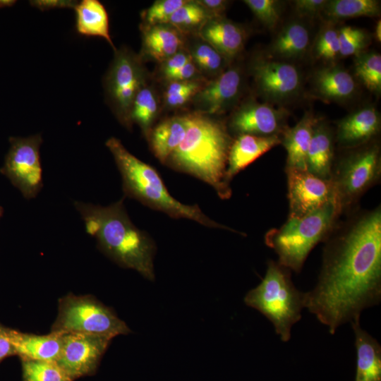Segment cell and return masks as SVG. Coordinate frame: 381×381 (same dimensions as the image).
<instances>
[{
  "mask_svg": "<svg viewBox=\"0 0 381 381\" xmlns=\"http://www.w3.org/2000/svg\"><path fill=\"white\" fill-rule=\"evenodd\" d=\"M200 71L193 63L192 59L186 64L183 67L174 73L169 78L168 81L173 80H195L198 79Z\"/></svg>",
  "mask_w": 381,
  "mask_h": 381,
  "instance_id": "40",
  "label": "cell"
},
{
  "mask_svg": "<svg viewBox=\"0 0 381 381\" xmlns=\"http://www.w3.org/2000/svg\"><path fill=\"white\" fill-rule=\"evenodd\" d=\"M327 0H296L294 8L300 16L315 17L323 12Z\"/></svg>",
  "mask_w": 381,
  "mask_h": 381,
  "instance_id": "39",
  "label": "cell"
},
{
  "mask_svg": "<svg viewBox=\"0 0 381 381\" xmlns=\"http://www.w3.org/2000/svg\"><path fill=\"white\" fill-rule=\"evenodd\" d=\"M289 217H303L336 200L332 180L321 179L307 170L286 169Z\"/></svg>",
  "mask_w": 381,
  "mask_h": 381,
  "instance_id": "13",
  "label": "cell"
},
{
  "mask_svg": "<svg viewBox=\"0 0 381 381\" xmlns=\"http://www.w3.org/2000/svg\"><path fill=\"white\" fill-rule=\"evenodd\" d=\"M51 332L102 336L112 339L131 332L109 307L92 296L69 294L59 300V310Z\"/></svg>",
  "mask_w": 381,
  "mask_h": 381,
  "instance_id": "7",
  "label": "cell"
},
{
  "mask_svg": "<svg viewBox=\"0 0 381 381\" xmlns=\"http://www.w3.org/2000/svg\"><path fill=\"white\" fill-rule=\"evenodd\" d=\"M212 18L207 11L197 1H187L171 16L169 23L181 33L200 31L202 25Z\"/></svg>",
  "mask_w": 381,
  "mask_h": 381,
  "instance_id": "30",
  "label": "cell"
},
{
  "mask_svg": "<svg viewBox=\"0 0 381 381\" xmlns=\"http://www.w3.org/2000/svg\"><path fill=\"white\" fill-rule=\"evenodd\" d=\"M16 1L13 0H0V8L9 7L13 6Z\"/></svg>",
  "mask_w": 381,
  "mask_h": 381,
  "instance_id": "45",
  "label": "cell"
},
{
  "mask_svg": "<svg viewBox=\"0 0 381 381\" xmlns=\"http://www.w3.org/2000/svg\"><path fill=\"white\" fill-rule=\"evenodd\" d=\"M188 53L200 71L211 75H218L224 71L226 59L205 41L196 42Z\"/></svg>",
  "mask_w": 381,
  "mask_h": 381,
  "instance_id": "32",
  "label": "cell"
},
{
  "mask_svg": "<svg viewBox=\"0 0 381 381\" xmlns=\"http://www.w3.org/2000/svg\"><path fill=\"white\" fill-rule=\"evenodd\" d=\"M187 130L186 114L165 119L152 127L147 139L155 156L162 164L183 141Z\"/></svg>",
  "mask_w": 381,
  "mask_h": 381,
  "instance_id": "25",
  "label": "cell"
},
{
  "mask_svg": "<svg viewBox=\"0 0 381 381\" xmlns=\"http://www.w3.org/2000/svg\"><path fill=\"white\" fill-rule=\"evenodd\" d=\"M198 32L202 40L213 47L226 59L238 54L246 42L245 30L223 17L210 19Z\"/></svg>",
  "mask_w": 381,
  "mask_h": 381,
  "instance_id": "19",
  "label": "cell"
},
{
  "mask_svg": "<svg viewBox=\"0 0 381 381\" xmlns=\"http://www.w3.org/2000/svg\"><path fill=\"white\" fill-rule=\"evenodd\" d=\"M311 112H306L293 127L281 135V143L286 151V169L306 170V158L313 129L318 121Z\"/></svg>",
  "mask_w": 381,
  "mask_h": 381,
  "instance_id": "22",
  "label": "cell"
},
{
  "mask_svg": "<svg viewBox=\"0 0 381 381\" xmlns=\"http://www.w3.org/2000/svg\"><path fill=\"white\" fill-rule=\"evenodd\" d=\"M322 13L332 20L378 17L380 3L376 0H331L327 1Z\"/></svg>",
  "mask_w": 381,
  "mask_h": 381,
  "instance_id": "29",
  "label": "cell"
},
{
  "mask_svg": "<svg viewBox=\"0 0 381 381\" xmlns=\"http://www.w3.org/2000/svg\"><path fill=\"white\" fill-rule=\"evenodd\" d=\"M191 60L190 54L181 49L169 59L160 63V72L166 80L176 71Z\"/></svg>",
  "mask_w": 381,
  "mask_h": 381,
  "instance_id": "38",
  "label": "cell"
},
{
  "mask_svg": "<svg viewBox=\"0 0 381 381\" xmlns=\"http://www.w3.org/2000/svg\"><path fill=\"white\" fill-rule=\"evenodd\" d=\"M375 37L377 42H380L381 41V20H379L375 28Z\"/></svg>",
  "mask_w": 381,
  "mask_h": 381,
  "instance_id": "44",
  "label": "cell"
},
{
  "mask_svg": "<svg viewBox=\"0 0 381 381\" xmlns=\"http://www.w3.org/2000/svg\"><path fill=\"white\" fill-rule=\"evenodd\" d=\"M63 344L57 365L73 381L93 375L111 339L98 335L63 334Z\"/></svg>",
  "mask_w": 381,
  "mask_h": 381,
  "instance_id": "11",
  "label": "cell"
},
{
  "mask_svg": "<svg viewBox=\"0 0 381 381\" xmlns=\"http://www.w3.org/2000/svg\"><path fill=\"white\" fill-rule=\"evenodd\" d=\"M305 293L296 288L291 270L278 262L270 260L262 282L249 291L246 304L264 315L274 325L282 341L291 338V328L301 318Z\"/></svg>",
  "mask_w": 381,
  "mask_h": 381,
  "instance_id": "6",
  "label": "cell"
},
{
  "mask_svg": "<svg viewBox=\"0 0 381 381\" xmlns=\"http://www.w3.org/2000/svg\"><path fill=\"white\" fill-rule=\"evenodd\" d=\"M4 214V209L3 207L0 205V217L3 215Z\"/></svg>",
  "mask_w": 381,
  "mask_h": 381,
  "instance_id": "46",
  "label": "cell"
},
{
  "mask_svg": "<svg viewBox=\"0 0 381 381\" xmlns=\"http://www.w3.org/2000/svg\"><path fill=\"white\" fill-rule=\"evenodd\" d=\"M105 75L107 99L120 123L131 128L129 119L134 99L145 85V73L140 57L126 47L116 49Z\"/></svg>",
  "mask_w": 381,
  "mask_h": 381,
  "instance_id": "9",
  "label": "cell"
},
{
  "mask_svg": "<svg viewBox=\"0 0 381 381\" xmlns=\"http://www.w3.org/2000/svg\"><path fill=\"white\" fill-rule=\"evenodd\" d=\"M357 355L355 381H381V346L361 328L360 319L351 322Z\"/></svg>",
  "mask_w": 381,
  "mask_h": 381,
  "instance_id": "23",
  "label": "cell"
},
{
  "mask_svg": "<svg viewBox=\"0 0 381 381\" xmlns=\"http://www.w3.org/2000/svg\"><path fill=\"white\" fill-rule=\"evenodd\" d=\"M354 71L357 78L370 92L380 94L381 91V56L370 52L356 56Z\"/></svg>",
  "mask_w": 381,
  "mask_h": 381,
  "instance_id": "31",
  "label": "cell"
},
{
  "mask_svg": "<svg viewBox=\"0 0 381 381\" xmlns=\"http://www.w3.org/2000/svg\"><path fill=\"white\" fill-rule=\"evenodd\" d=\"M63 335L53 332L45 335H37L10 329L16 355L20 360L56 363L61 351Z\"/></svg>",
  "mask_w": 381,
  "mask_h": 381,
  "instance_id": "18",
  "label": "cell"
},
{
  "mask_svg": "<svg viewBox=\"0 0 381 381\" xmlns=\"http://www.w3.org/2000/svg\"><path fill=\"white\" fill-rule=\"evenodd\" d=\"M255 16L267 28L272 30L278 24L281 16L280 2L276 0H244Z\"/></svg>",
  "mask_w": 381,
  "mask_h": 381,
  "instance_id": "37",
  "label": "cell"
},
{
  "mask_svg": "<svg viewBox=\"0 0 381 381\" xmlns=\"http://www.w3.org/2000/svg\"><path fill=\"white\" fill-rule=\"evenodd\" d=\"M74 207L84 222L86 232L95 238L104 254L121 267L154 280L155 244L131 222L123 199L104 207L75 201Z\"/></svg>",
  "mask_w": 381,
  "mask_h": 381,
  "instance_id": "2",
  "label": "cell"
},
{
  "mask_svg": "<svg viewBox=\"0 0 381 381\" xmlns=\"http://www.w3.org/2000/svg\"><path fill=\"white\" fill-rule=\"evenodd\" d=\"M10 329L0 324V363L6 358L16 355L11 340Z\"/></svg>",
  "mask_w": 381,
  "mask_h": 381,
  "instance_id": "42",
  "label": "cell"
},
{
  "mask_svg": "<svg viewBox=\"0 0 381 381\" xmlns=\"http://www.w3.org/2000/svg\"><path fill=\"white\" fill-rule=\"evenodd\" d=\"M187 0H158L141 14L144 25L168 23L172 14Z\"/></svg>",
  "mask_w": 381,
  "mask_h": 381,
  "instance_id": "36",
  "label": "cell"
},
{
  "mask_svg": "<svg viewBox=\"0 0 381 381\" xmlns=\"http://www.w3.org/2000/svg\"><path fill=\"white\" fill-rule=\"evenodd\" d=\"M78 1L72 0H34L30 1V4L41 11L49 10L53 8H73Z\"/></svg>",
  "mask_w": 381,
  "mask_h": 381,
  "instance_id": "41",
  "label": "cell"
},
{
  "mask_svg": "<svg viewBox=\"0 0 381 381\" xmlns=\"http://www.w3.org/2000/svg\"><path fill=\"white\" fill-rule=\"evenodd\" d=\"M315 57L327 61H334L339 56L338 29L327 26L318 34L314 44Z\"/></svg>",
  "mask_w": 381,
  "mask_h": 381,
  "instance_id": "35",
  "label": "cell"
},
{
  "mask_svg": "<svg viewBox=\"0 0 381 381\" xmlns=\"http://www.w3.org/2000/svg\"><path fill=\"white\" fill-rule=\"evenodd\" d=\"M338 31L340 56H357L363 53L369 38L365 31L350 25L342 26Z\"/></svg>",
  "mask_w": 381,
  "mask_h": 381,
  "instance_id": "34",
  "label": "cell"
},
{
  "mask_svg": "<svg viewBox=\"0 0 381 381\" xmlns=\"http://www.w3.org/2000/svg\"><path fill=\"white\" fill-rule=\"evenodd\" d=\"M279 144L281 137L278 135H237L236 139L233 140L229 150L224 176L225 183L230 187L231 181L237 174Z\"/></svg>",
  "mask_w": 381,
  "mask_h": 381,
  "instance_id": "17",
  "label": "cell"
},
{
  "mask_svg": "<svg viewBox=\"0 0 381 381\" xmlns=\"http://www.w3.org/2000/svg\"><path fill=\"white\" fill-rule=\"evenodd\" d=\"M380 129V116L373 107L361 108L341 119L335 139L339 146L353 149L370 142Z\"/></svg>",
  "mask_w": 381,
  "mask_h": 381,
  "instance_id": "16",
  "label": "cell"
},
{
  "mask_svg": "<svg viewBox=\"0 0 381 381\" xmlns=\"http://www.w3.org/2000/svg\"><path fill=\"white\" fill-rule=\"evenodd\" d=\"M186 116L185 137L165 164L209 184L222 199L229 198L231 189L224 176L233 139L227 128L198 111Z\"/></svg>",
  "mask_w": 381,
  "mask_h": 381,
  "instance_id": "3",
  "label": "cell"
},
{
  "mask_svg": "<svg viewBox=\"0 0 381 381\" xmlns=\"http://www.w3.org/2000/svg\"><path fill=\"white\" fill-rule=\"evenodd\" d=\"M143 55L163 62L183 49L182 33L169 23L141 26Z\"/></svg>",
  "mask_w": 381,
  "mask_h": 381,
  "instance_id": "20",
  "label": "cell"
},
{
  "mask_svg": "<svg viewBox=\"0 0 381 381\" xmlns=\"http://www.w3.org/2000/svg\"><path fill=\"white\" fill-rule=\"evenodd\" d=\"M159 112V103L155 91L146 85L137 93L133 102L129 119L138 124L147 138Z\"/></svg>",
  "mask_w": 381,
  "mask_h": 381,
  "instance_id": "28",
  "label": "cell"
},
{
  "mask_svg": "<svg viewBox=\"0 0 381 381\" xmlns=\"http://www.w3.org/2000/svg\"><path fill=\"white\" fill-rule=\"evenodd\" d=\"M381 300V209L361 213L330 238L304 305L334 334Z\"/></svg>",
  "mask_w": 381,
  "mask_h": 381,
  "instance_id": "1",
  "label": "cell"
},
{
  "mask_svg": "<svg viewBox=\"0 0 381 381\" xmlns=\"http://www.w3.org/2000/svg\"><path fill=\"white\" fill-rule=\"evenodd\" d=\"M10 147L0 171L27 199L37 196L43 186L40 147L41 134L11 137Z\"/></svg>",
  "mask_w": 381,
  "mask_h": 381,
  "instance_id": "10",
  "label": "cell"
},
{
  "mask_svg": "<svg viewBox=\"0 0 381 381\" xmlns=\"http://www.w3.org/2000/svg\"><path fill=\"white\" fill-rule=\"evenodd\" d=\"M256 87L270 102H283L301 88L299 70L292 64L274 59H258L251 66Z\"/></svg>",
  "mask_w": 381,
  "mask_h": 381,
  "instance_id": "12",
  "label": "cell"
},
{
  "mask_svg": "<svg viewBox=\"0 0 381 381\" xmlns=\"http://www.w3.org/2000/svg\"><path fill=\"white\" fill-rule=\"evenodd\" d=\"M313 85L318 97L337 102L351 99L357 89L354 78L347 71L333 66L318 70L313 75Z\"/></svg>",
  "mask_w": 381,
  "mask_h": 381,
  "instance_id": "24",
  "label": "cell"
},
{
  "mask_svg": "<svg viewBox=\"0 0 381 381\" xmlns=\"http://www.w3.org/2000/svg\"><path fill=\"white\" fill-rule=\"evenodd\" d=\"M356 149L333 167L331 180L341 213L377 183L381 175L379 146L365 144Z\"/></svg>",
  "mask_w": 381,
  "mask_h": 381,
  "instance_id": "8",
  "label": "cell"
},
{
  "mask_svg": "<svg viewBox=\"0 0 381 381\" xmlns=\"http://www.w3.org/2000/svg\"><path fill=\"white\" fill-rule=\"evenodd\" d=\"M23 381H73L56 363L21 360Z\"/></svg>",
  "mask_w": 381,
  "mask_h": 381,
  "instance_id": "33",
  "label": "cell"
},
{
  "mask_svg": "<svg viewBox=\"0 0 381 381\" xmlns=\"http://www.w3.org/2000/svg\"><path fill=\"white\" fill-rule=\"evenodd\" d=\"M288 112L267 103L248 101L232 114L229 126L236 135L249 134L258 136L281 137L287 128Z\"/></svg>",
  "mask_w": 381,
  "mask_h": 381,
  "instance_id": "14",
  "label": "cell"
},
{
  "mask_svg": "<svg viewBox=\"0 0 381 381\" xmlns=\"http://www.w3.org/2000/svg\"><path fill=\"white\" fill-rule=\"evenodd\" d=\"M309 43L310 35L306 26L293 21L286 24L277 35L272 44V51L280 59H297L304 55Z\"/></svg>",
  "mask_w": 381,
  "mask_h": 381,
  "instance_id": "27",
  "label": "cell"
},
{
  "mask_svg": "<svg viewBox=\"0 0 381 381\" xmlns=\"http://www.w3.org/2000/svg\"><path fill=\"white\" fill-rule=\"evenodd\" d=\"M242 82V75L238 68L224 71L202 86L193 97L197 111L209 116L224 113L238 99Z\"/></svg>",
  "mask_w": 381,
  "mask_h": 381,
  "instance_id": "15",
  "label": "cell"
},
{
  "mask_svg": "<svg viewBox=\"0 0 381 381\" xmlns=\"http://www.w3.org/2000/svg\"><path fill=\"white\" fill-rule=\"evenodd\" d=\"M341 213L333 200L303 217H289L282 226L267 231L265 243L278 255L280 265L299 272L313 248L332 232Z\"/></svg>",
  "mask_w": 381,
  "mask_h": 381,
  "instance_id": "5",
  "label": "cell"
},
{
  "mask_svg": "<svg viewBox=\"0 0 381 381\" xmlns=\"http://www.w3.org/2000/svg\"><path fill=\"white\" fill-rule=\"evenodd\" d=\"M334 134L325 121L315 124L306 158V170L326 180H331L334 167Z\"/></svg>",
  "mask_w": 381,
  "mask_h": 381,
  "instance_id": "21",
  "label": "cell"
},
{
  "mask_svg": "<svg viewBox=\"0 0 381 381\" xmlns=\"http://www.w3.org/2000/svg\"><path fill=\"white\" fill-rule=\"evenodd\" d=\"M122 178L125 195L175 219H188L210 228L240 233L207 217L196 205H186L168 191L157 171L132 155L114 137L106 142ZM241 234V233H240Z\"/></svg>",
  "mask_w": 381,
  "mask_h": 381,
  "instance_id": "4",
  "label": "cell"
},
{
  "mask_svg": "<svg viewBox=\"0 0 381 381\" xmlns=\"http://www.w3.org/2000/svg\"><path fill=\"white\" fill-rule=\"evenodd\" d=\"M204 7L212 18H221L229 4L224 0H198L197 1Z\"/></svg>",
  "mask_w": 381,
  "mask_h": 381,
  "instance_id": "43",
  "label": "cell"
},
{
  "mask_svg": "<svg viewBox=\"0 0 381 381\" xmlns=\"http://www.w3.org/2000/svg\"><path fill=\"white\" fill-rule=\"evenodd\" d=\"M75 28L81 35L104 38L116 51L109 26V17L105 7L97 0H83L74 8Z\"/></svg>",
  "mask_w": 381,
  "mask_h": 381,
  "instance_id": "26",
  "label": "cell"
}]
</instances>
